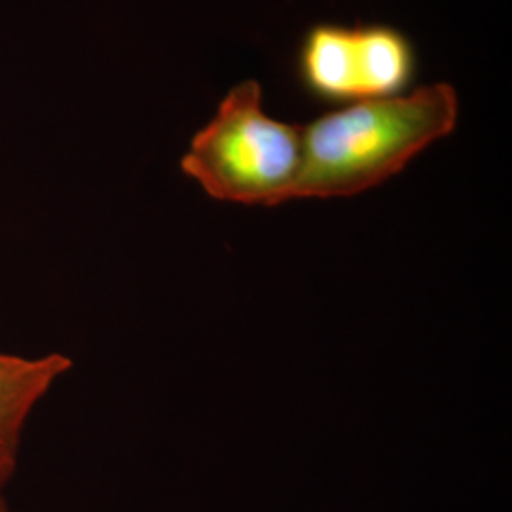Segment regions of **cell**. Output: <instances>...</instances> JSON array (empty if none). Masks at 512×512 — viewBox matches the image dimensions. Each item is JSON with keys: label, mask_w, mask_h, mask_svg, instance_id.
Listing matches in <instances>:
<instances>
[{"label": "cell", "mask_w": 512, "mask_h": 512, "mask_svg": "<svg viewBox=\"0 0 512 512\" xmlns=\"http://www.w3.org/2000/svg\"><path fill=\"white\" fill-rule=\"evenodd\" d=\"M459 118L450 84L349 103L308 126L294 200L349 198L399 175L425 148L448 137Z\"/></svg>", "instance_id": "1"}, {"label": "cell", "mask_w": 512, "mask_h": 512, "mask_svg": "<svg viewBox=\"0 0 512 512\" xmlns=\"http://www.w3.org/2000/svg\"><path fill=\"white\" fill-rule=\"evenodd\" d=\"M302 162V126L270 116L262 86L245 80L192 137L181 169L213 200L275 207L294 200Z\"/></svg>", "instance_id": "2"}, {"label": "cell", "mask_w": 512, "mask_h": 512, "mask_svg": "<svg viewBox=\"0 0 512 512\" xmlns=\"http://www.w3.org/2000/svg\"><path fill=\"white\" fill-rule=\"evenodd\" d=\"M298 73L315 97L349 105L401 95L416 76V54L387 25H317L302 42Z\"/></svg>", "instance_id": "3"}, {"label": "cell", "mask_w": 512, "mask_h": 512, "mask_svg": "<svg viewBox=\"0 0 512 512\" xmlns=\"http://www.w3.org/2000/svg\"><path fill=\"white\" fill-rule=\"evenodd\" d=\"M71 368L73 361L61 353L21 357L0 351V450L18 452L33 410Z\"/></svg>", "instance_id": "4"}, {"label": "cell", "mask_w": 512, "mask_h": 512, "mask_svg": "<svg viewBox=\"0 0 512 512\" xmlns=\"http://www.w3.org/2000/svg\"><path fill=\"white\" fill-rule=\"evenodd\" d=\"M16 465H18V452L0 450V512H10L6 490L16 473Z\"/></svg>", "instance_id": "5"}]
</instances>
